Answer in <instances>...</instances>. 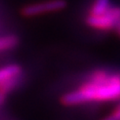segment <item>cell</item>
I'll list each match as a JSON object with an SVG mask.
<instances>
[{
  "instance_id": "cell-6",
  "label": "cell",
  "mask_w": 120,
  "mask_h": 120,
  "mask_svg": "<svg viewBox=\"0 0 120 120\" xmlns=\"http://www.w3.org/2000/svg\"><path fill=\"white\" fill-rule=\"evenodd\" d=\"M18 43V39L14 35H6L0 37V52L10 50L14 48Z\"/></svg>"
},
{
  "instance_id": "cell-9",
  "label": "cell",
  "mask_w": 120,
  "mask_h": 120,
  "mask_svg": "<svg viewBox=\"0 0 120 120\" xmlns=\"http://www.w3.org/2000/svg\"><path fill=\"white\" fill-rule=\"evenodd\" d=\"M114 29H115V31H116V33H117V35L120 37V20L116 23V25H115V27H114Z\"/></svg>"
},
{
  "instance_id": "cell-3",
  "label": "cell",
  "mask_w": 120,
  "mask_h": 120,
  "mask_svg": "<svg viewBox=\"0 0 120 120\" xmlns=\"http://www.w3.org/2000/svg\"><path fill=\"white\" fill-rule=\"evenodd\" d=\"M67 3L65 0H46L35 3H30L22 7L21 14L24 17H34L38 15L58 12L65 9Z\"/></svg>"
},
{
  "instance_id": "cell-5",
  "label": "cell",
  "mask_w": 120,
  "mask_h": 120,
  "mask_svg": "<svg viewBox=\"0 0 120 120\" xmlns=\"http://www.w3.org/2000/svg\"><path fill=\"white\" fill-rule=\"evenodd\" d=\"M21 74V67L16 64H11L0 68V83L14 77H18Z\"/></svg>"
},
{
  "instance_id": "cell-7",
  "label": "cell",
  "mask_w": 120,
  "mask_h": 120,
  "mask_svg": "<svg viewBox=\"0 0 120 120\" xmlns=\"http://www.w3.org/2000/svg\"><path fill=\"white\" fill-rule=\"evenodd\" d=\"M19 79H20V76H18V77H14V78H11V79H8L4 82H1V83H0V94L5 96L8 94V93H10L17 86L18 82H19Z\"/></svg>"
},
{
  "instance_id": "cell-1",
  "label": "cell",
  "mask_w": 120,
  "mask_h": 120,
  "mask_svg": "<svg viewBox=\"0 0 120 120\" xmlns=\"http://www.w3.org/2000/svg\"><path fill=\"white\" fill-rule=\"evenodd\" d=\"M120 99V72L109 73L104 69L92 72L89 80L77 90L63 95L62 104L66 106L89 102H109Z\"/></svg>"
},
{
  "instance_id": "cell-2",
  "label": "cell",
  "mask_w": 120,
  "mask_h": 120,
  "mask_svg": "<svg viewBox=\"0 0 120 120\" xmlns=\"http://www.w3.org/2000/svg\"><path fill=\"white\" fill-rule=\"evenodd\" d=\"M120 20V6H111L107 12L97 16L87 15L86 23L89 27L99 31H109L114 29L116 23Z\"/></svg>"
},
{
  "instance_id": "cell-4",
  "label": "cell",
  "mask_w": 120,
  "mask_h": 120,
  "mask_svg": "<svg viewBox=\"0 0 120 120\" xmlns=\"http://www.w3.org/2000/svg\"><path fill=\"white\" fill-rule=\"evenodd\" d=\"M110 0H94L89 8L88 15L89 16H97L107 12L111 7Z\"/></svg>"
},
{
  "instance_id": "cell-10",
  "label": "cell",
  "mask_w": 120,
  "mask_h": 120,
  "mask_svg": "<svg viewBox=\"0 0 120 120\" xmlns=\"http://www.w3.org/2000/svg\"><path fill=\"white\" fill-rule=\"evenodd\" d=\"M4 97L5 96H3L2 94H0V104H2V102L4 101Z\"/></svg>"
},
{
  "instance_id": "cell-8",
  "label": "cell",
  "mask_w": 120,
  "mask_h": 120,
  "mask_svg": "<svg viewBox=\"0 0 120 120\" xmlns=\"http://www.w3.org/2000/svg\"><path fill=\"white\" fill-rule=\"evenodd\" d=\"M101 120H120V104L115 107V109L109 115H107Z\"/></svg>"
}]
</instances>
